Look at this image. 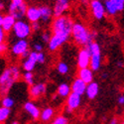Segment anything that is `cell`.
Wrapping results in <instances>:
<instances>
[{
  "instance_id": "obj_1",
  "label": "cell",
  "mask_w": 124,
  "mask_h": 124,
  "mask_svg": "<svg viewBox=\"0 0 124 124\" xmlns=\"http://www.w3.org/2000/svg\"><path fill=\"white\" fill-rule=\"evenodd\" d=\"M95 30H89L84 23L75 22L71 30V38L74 42L80 47H86L91 42H93L97 37Z\"/></svg>"
},
{
  "instance_id": "obj_2",
  "label": "cell",
  "mask_w": 124,
  "mask_h": 124,
  "mask_svg": "<svg viewBox=\"0 0 124 124\" xmlns=\"http://www.w3.org/2000/svg\"><path fill=\"white\" fill-rule=\"evenodd\" d=\"M20 78H21V70L16 65H12L3 70L0 75V95H7Z\"/></svg>"
},
{
  "instance_id": "obj_3",
  "label": "cell",
  "mask_w": 124,
  "mask_h": 124,
  "mask_svg": "<svg viewBox=\"0 0 124 124\" xmlns=\"http://www.w3.org/2000/svg\"><path fill=\"white\" fill-rule=\"evenodd\" d=\"M74 23L75 22L70 16L63 15L53 20L51 31L53 35H57L68 42L71 37V30H73Z\"/></svg>"
},
{
  "instance_id": "obj_4",
  "label": "cell",
  "mask_w": 124,
  "mask_h": 124,
  "mask_svg": "<svg viewBox=\"0 0 124 124\" xmlns=\"http://www.w3.org/2000/svg\"><path fill=\"white\" fill-rule=\"evenodd\" d=\"M86 47L90 53V67L89 68L93 71H98L102 64V53H101L100 45L96 41H93V42H91Z\"/></svg>"
},
{
  "instance_id": "obj_5",
  "label": "cell",
  "mask_w": 124,
  "mask_h": 124,
  "mask_svg": "<svg viewBox=\"0 0 124 124\" xmlns=\"http://www.w3.org/2000/svg\"><path fill=\"white\" fill-rule=\"evenodd\" d=\"M32 32L33 30L31 27V23L25 20H17L12 29V33L17 40H27Z\"/></svg>"
},
{
  "instance_id": "obj_6",
  "label": "cell",
  "mask_w": 124,
  "mask_h": 124,
  "mask_svg": "<svg viewBox=\"0 0 124 124\" xmlns=\"http://www.w3.org/2000/svg\"><path fill=\"white\" fill-rule=\"evenodd\" d=\"M89 9L91 15L97 21H101V20L105 17L106 11H105V6L101 0H90L89 1Z\"/></svg>"
},
{
  "instance_id": "obj_7",
  "label": "cell",
  "mask_w": 124,
  "mask_h": 124,
  "mask_svg": "<svg viewBox=\"0 0 124 124\" xmlns=\"http://www.w3.org/2000/svg\"><path fill=\"white\" fill-rule=\"evenodd\" d=\"M77 66L79 69L90 67V53L87 47H81L77 56Z\"/></svg>"
},
{
  "instance_id": "obj_8",
  "label": "cell",
  "mask_w": 124,
  "mask_h": 124,
  "mask_svg": "<svg viewBox=\"0 0 124 124\" xmlns=\"http://www.w3.org/2000/svg\"><path fill=\"white\" fill-rule=\"evenodd\" d=\"M80 104H81V95L71 92L67 97L65 110L68 113H73L75 110H77L80 106Z\"/></svg>"
},
{
  "instance_id": "obj_9",
  "label": "cell",
  "mask_w": 124,
  "mask_h": 124,
  "mask_svg": "<svg viewBox=\"0 0 124 124\" xmlns=\"http://www.w3.org/2000/svg\"><path fill=\"white\" fill-rule=\"evenodd\" d=\"M29 51V42L28 40H17L13 43V45L10 48V52L14 57H20Z\"/></svg>"
},
{
  "instance_id": "obj_10",
  "label": "cell",
  "mask_w": 124,
  "mask_h": 124,
  "mask_svg": "<svg viewBox=\"0 0 124 124\" xmlns=\"http://www.w3.org/2000/svg\"><path fill=\"white\" fill-rule=\"evenodd\" d=\"M47 91V85L45 82H36V84L29 86L28 93L30 97L34 99H38L41 96H43Z\"/></svg>"
},
{
  "instance_id": "obj_11",
  "label": "cell",
  "mask_w": 124,
  "mask_h": 124,
  "mask_svg": "<svg viewBox=\"0 0 124 124\" xmlns=\"http://www.w3.org/2000/svg\"><path fill=\"white\" fill-rule=\"evenodd\" d=\"M38 64V53L34 51H30V54L27 59H25L22 63V69L24 71H33Z\"/></svg>"
},
{
  "instance_id": "obj_12",
  "label": "cell",
  "mask_w": 124,
  "mask_h": 124,
  "mask_svg": "<svg viewBox=\"0 0 124 124\" xmlns=\"http://www.w3.org/2000/svg\"><path fill=\"white\" fill-rule=\"evenodd\" d=\"M23 108H24V111L26 113H28L29 116L34 119V120H37V119H40V115H41V109L39 108V106L36 104L35 102L33 101H26L23 105Z\"/></svg>"
},
{
  "instance_id": "obj_13",
  "label": "cell",
  "mask_w": 124,
  "mask_h": 124,
  "mask_svg": "<svg viewBox=\"0 0 124 124\" xmlns=\"http://www.w3.org/2000/svg\"><path fill=\"white\" fill-rule=\"evenodd\" d=\"M70 9V0H56L54 7H53V12L54 17L58 18L65 14L66 11Z\"/></svg>"
},
{
  "instance_id": "obj_14",
  "label": "cell",
  "mask_w": 124,
  "mask_h": 124,
  "mask_svg": "<svg viewBox=\"0 0 124 124\" xmlns=\"http://www.w3.org/2000/svg\"><path fill=\"white\" fill-rule=\"evenodd\" d=\"M26 18L27 21L30 23L34 22H40L41 21V12L40 7L37 6H29L26 12Z\"/></svg>"
},
{
  "instance_id": "obj_15",
  "label": "cell",
  "mask_w": 124,
  "mask_h": 124,
  "mask_svg": "<svg viewBox=\"0 0 124 124\" xmlns=\"http://www.w3.org/2000/svg\"><path fill=\"white\" fill-rule=\"evenodd\" d=\"M86 86L87 85L85 81H82L79 78H77L73 80L70 85V88H71V92L79 95H84L85 94V90H86Z\"/></svg>"
},
{
  "instance_id": "obj_16",
  "label": "cell",
  "mask_w": 124,
  "mask_h": 124,
  "mask_svg": "<svg viewBox=\"0 0 124 124\" xmlns=\"http://www.w3.org/2000/svg\"><path fill=\"white\" fill-rule=\"evenodd\" d=\"M78 78H79L82 81H85L86 85L90 84L93 81L94 78V71L90 68H85V69H79L78 70Z\"/></svg>"
},
{
  "instance_id": "obj_17",
  "label": "cell",
  "mask_w": 124,
  "mask_h": 124,
  "mask_svg": "<svg viewBox=\"0 0 124 124\" xmlns=\"http://www.w3.org/2000/svg\"><path fill=\"white\" fill-rule=\"evenodd\" d=\"M40 12H41V21L43 24L47 25L51 23L52 19L54 17V12H53V8H51L49 6H41L40 7Z\"/></svg>"
},
{
  "instance_id": "obj_18",
  "label": "cell",
  "mask_w": 124,
  "mask_h": 124,
  "mask_svg": "<svg viewBox=\"0 0 124 124\" xmlns=\"http://www.w3.org/2000/svg\"><path fill=\"white\" fill-rule=\"evenodd\" d=\"M65 43H66V41L63 38H61V37H59L57 35H53L52 38H51V40H50V42L47 44L48 50L50 52H53L54 53V52L58 51Z\"/></svg>"
},
{
  "instance_id": "obj_19",
  "label": "cell",
  "mask_w": 124,
  "mask_h": 124,
  "mask_svg": "<svg viewBox=\"0 0 124 124\" xmlns=\"http://www.w3.org/2000/svg\"><path fill=\"white\" fill-rule=\"evenodd\" d=\"M99 85H98V82L96 81H92L90 82V84L87 85L86 86V90H85V95L88 99L90 100H93L96 98V96L98 95L99 93Z\"/></svg>"
},
{
  "instance_id": "obj_20",
  "label": "cell",
  "mask_w": 124,
  "mask_h": 124,
  "mask_svg": "<svg viewBox=\"0 0 124 124\" xmlns=\"http://www.w3.org/2000/svg\"><path fill=\"white\" fill-rule=\"evenodd\" d=\"M16 21H17V20L15 19V17L13 15L8 13V14L4 15L3 23H2V26L1 27H2V29L5 31L6 33L11 32L13 27H14V25H15V23H16Z\"/></svg>"
},
{
  "instance_id": "obj_21",
  "label": "cell",
  "mask_w": 124,
  "mask_h": 124,
  "mask_svg": "<svg viewBox=\"0 0 124 124\" xmlns=\"http://www.w3.org/2000/svg\"><path fill=\"white\" fill-rule=\"evenodd\" d=\"M71 93L70 85L68 82H62L57 87V95L61 98H67Z\"/></svg>"
},
{
  "instance_id": "obj_22",
  "label": "cell",
  "mask_w": 124,
  "mask_h": 124,
  "mask_svg": "<svg viewBox=\"0 0 124 124\" xmlns=\"http://www.w3.org/2000/svg\"><path fill=\"white\" fill-rule=\"evenodd\" d=\"M54 115H55V109L53 107H51V106L45 107L43 110H41L40 120L44 123L49 122L54 118Z\"/></svg>"
},
{
  "instance_id": "obj_23",
  "label": "cell",
  "mask_w": 124,
  "mask_h": 124,
  "mask_svg": "<svg viewBox=\"0 0 124 124\" xmlns=\"http://www.w3.org/2000/svg\"><path fill=\"white\" fill-rule=\"evenodd\" d=\"M27 9H28V6L27 4L24 2L23 4H21L18 8L17 10L11 15H13L15 17L16 20H23L24 17H26V12H27Z\"/></svg>"
},
{
  "instance_id": "obj_24",
  "label": "cell",
  "mask_w": 124,
  "mask_h": 124,
  "mask_svg": "<svg viewBox=\"0 0 124 124\" xmlns=\"http://www.w3.org/2000/svg\"><path fill=\"white\" fill-rule=\"evenodd\" d=\"M14 105H15V99H14L12 96H10V95L2 96V99H1V106L11 109V108L14 107Z\"/></svg>"
},
{
  "instance_id": "obj_25",
  "label": "cell",
  "mask_w": 124,
  "mask_h": 124,
  "mask_svg": "<svg viewBox=\"0 0 124 124\" xmlns=\"http://www.w3.org/2000/svg\"><path fill=\"white\" fill-rule=\"evenodd\" d=\"M57 71L62 76H66L70 71V66L66 63V62H63V61L59 62L58 65H57Z\"/></svg>"
},
{
  "instance_id": "obj_26",
  "label": "cell",
  "mask_w": 124,
  "mask_h": 124,
  "mask_svg": "<svg viewBox=\"0 0 124 124\" xmlns=\"http://www.w3.org/2000/svg\"><path fill=\"white\" fill-rule=\"evenodd\" d=\"M22 77H23L25 84H27L29 86L35 84V76L33 74V71H24Z\"/></svg>"
},
{
  "instance_id": "obj_27",
  "label": "cell",
  "mask_w": 124,
  "mask_h": 124,
  "mask_svg": "<svg viewBox=\"0 0 124 124\" xmlns=\"http://www.w3.org/2000/svg\"><path fill=\"white\" fill-rule=\"evenodd\" d=\"M10 114H11V109L0 106V123L5 122L9 118Z\"/></svg>"
},
{
  "instance_id": "obj_28",
  "label": "cell",
  "mask_w": 124,
  "mask_h": 124,
  "mask_svg": "<svg viewBox=\"0 0 124 124\" xmlns=\"http://www.w3.org/2000/svg\"><path fill=\"white\" fill-rule=\"evenodd\" d=\"M50 124H70V120L65 115H58L56 116Z\"/></svg>"
},
{
  "instance_id": "obj_29",
  "label": "cell",
  "mask_w": 124,
  "mask_h": 124,
  "mask_svg": "<svg viewBox=\"0 0 124 124\" xmlns=\"http://www.w3.org/2000/svg\"><path fill=\"white\" fill-rule=\"evenodd\" d=\"M109 1L113 4L117 13L124 11V0H109Z\"/></svg>"
},
{
  "instance_id": "obj_30",
  "label": "cell",
  "mask_w": 124,
  "mask_h": 124,
  "mask_svg": "<svg viewBox=\"0 0 124 124\" xmlns=\"http://www.w3.org/2000/svg\"><path fill=\"white\" fill-rule=\"evenodd\" d=\"M52 36H53V33H52V31H51V30H46V31H44L42 34H41V41H42L43 43L48 44V43L50 42Z\"/></svg>"
},
{
  "instance_id": "obj_31",
  "label": "cell",
  "mask_w": 124,
  "mask_h": 124,
  "mask_svg": "<svg viewBox=\"0 0 124 124\" xmlns=\"http://www.w3.org/2000/svg\"><path fill=\"white\" fill-rule=\"evenodd\" d=\"M33 51L36 53H41V52L44 51V45L41 42H36L33 45Z\"/></svg>"
},
{
  "instance_id": "obj_32",
  "label": "cell",
  "mask_w": 124,
  "mask_h": 124,
  "mask_svg": "<svg viewBox=\"0 0 124 124\" xmlns=\"http://www.w3.org/2000/svg\"><path fill=\"white\" fill-rule=\"evenodd\" d=\"M46 62V54L44 52H41V53H38V64H45Z\"/></svg>"
},
{
  "instance_id": "obj_33",
  "label": "cell",
  "mask_w": 124,
  "mask_h": 124,
  "mask_svg": "<svg viewBox=\"0 0 124 124\" xmlns=\"http://www.w3.org/2000/svg\"><path fill=\"white\" fill-rule=\"evenodd\" d=\"M6 40V32L2 29V27H0V45L5 43Z\"/></svg>"
},
{
  "instance_id": "obj_34",
  "label": "cell",
  "mask_w": 124,
  "mask_h": 124,
  "mask_svg": "<svg viewBox=\"0 0 124 124\" xmlns=\"http://www.w3.org/2000/svg\"><path fill=\"white\" fill-rule=\"evenodd\" d=\"M31 27H32V30L33 31H35V32H38V31L41 30V23L40 22L31 23Z\"/></svg>"
},
{
  "instance_id": "obj_35",
  "label": "cell",
  "mask_w": 124,
  "mask_h": 124,
  "mask_svg": "<svg viewBox=\"0 0 124 124\" xmlns=\"http://www.w3.org/2000/svg\"><path fill=\"white\" fill-rule=\"evenodd\" d=\"M7 50H8V45H7V43L1 44V45H0V55L6 53Z\"/></svg>"
},
{
  "instance_id": "obj_36",
  "label": "cell",
  "mask_w": 124,
  "mask_h": 124,
  "mask_svg": "<svg viewBox=\"0 0 124 124\" xmlns=\"http://www.w3.org/2000/svg\"><path fill=\"white\" fill-rule=\"evenodd\" d=\"M117 103L119 105H124V94H120L118 97H117Z\"/></svg>"
},
{
  "instance_id": "obj_37",
  "label": "cell",
  "mask_w": 124,
  "mask_h": 124,
  "mask_svg": "<svg viewBox=\"0 0 124 124\" xmlns=\"http://www.w3.org/2000/svg\"><path fill=\"white\" fill-rule=\"evenodd\" d=\"M10 2H11L12 4H14L15 6H20L21 4L24 3V0H11Z\"/></svg>"
},
{
  "instance_id": "obj_38",
  "label": "cell",
  "mask_w": 124,
  "mask_h": 124,
  "mask_svg": "<svg viewBox=\"0 0 124 124\" xmlns=\"http://www.w3.org/2000/svg\"><path fill=\"white\" fill-rule=\"evenodd\" d=\"M107 124H119V120L116 118V117H112L108 122Z\"/></svg>"
},
{
  "instance_id": "obj_39",
  "label": "cell",
  "mask_w": 124,
  "mask_h": 124,
  "mask_svg": "<svg viewBox=\"0 0 124 124\" xmlns=\"http://www.w3.org/2000/svg\"><path fill=\"white\" fill-rule=\"evenodd\" d=\"M115 65H116V67H117L118 69H122V68L124 67V62L121 61V60H118V61H116Z\"/></svg>"
},
{
  "instance_id": "obj_40",
  "label": "cell",
  "mask_w": 124,
  "mask_h": 124,
  "mask_svg": "<svg viewBox=\"0 0 124 124\" xmlns=\"http://www.w3.org/2000/svg\"><path fill=\"white\" fill-rule=\"evenodd\" d=\"M4 8H5L4 1H3V0H0V11H2V10H4Z\"/></svg>"
},
{
  "instance_id": "obj_41",
  "label": "cell",
  "mask_w": 124,
  "mask_h": 124,
  "mask_svg": "<svg viewBox=\"0 0 124 124\" xmlns=\"http://www.w3.org/2000/svg\"><path fill=\"white\" fill-rule=\"evenodd\" d=\"M89 1L90 0H79V2L84 5H86V4H89Z\"/></svg>"
},
{
  "instance_id": "obj_42",
  "label": "cell",
  "mask_w": 124,
  "mask_h": 124,
  "mask_svg": "<svg viewBox=\"0 0 124 124\" xmlns=\"http://www.w3.org/2000/svg\"><path fill=\"white\" fill-rule=\"evenodd\" d=\"M108 78V74L107 73H102L101 74V78L102 79H105V78Z\"/></svg>"
},
{
  "instance_id": "obj_43",
  "label": "cell",
  "mask_w": 124,
  "mask_h": 124,
  "mask_svg": "<svg viewBox=\"0 0 124 124\" xmlns=\"http://www.w3.org/2000/svg\"><path fill=\"white\" fill-rule=\"evenodd\" d=\"M3 19H4V15L0 13V27L2 26V23H3Z\"/></svg>"
},
{
  "instance_id": "obj_44",
  "label": "cell",
  "mask_w": 124,
  "mask_h": 124,
  "mask_svg": "<svg viewBox=\"0 0 124 124\" xmlns=\"http://www.w3.org/2000/svg\"><path fill=\"white\" fill-rule=\"evenodd\" d=\"M11 124H19V121L14 120V121H12V122H11Z\"/></svg>"
},
{
  "instance_id": "obj_45",
  "label": "cell",
  "mask_w": 124,
  "mask_h": 124,
  "mask_svg": "<svg viewBox=\"0 0 124 124\" xmlns=\"http://www.w3.org/2000/svg\"><path fill=\"white\" fill-rule=\"evenodd\" d=\"M105 120H107V118H106V117H102V121H103V122H104Z\"/></svg>"
},
{
  "instance_id": "obj_46",
  "label": "cell",
  "mask_w": 124,
  "mask_h": 124,
  "mask_svg": "<svg viewBox=\"0 0 124 124\" xmlns=\"http://www.w3.org/2000/svg\"><path fill=\"white\" fill-rule=\"evenodd\" d=\"M101 1H102V2H103V3H104V2H105V1H107V0H101Z\"/></svg>"
},
{
  "instance_id": "obj_47",
  "label": "cell",
  "mask_w": 124,
  "mask_h": 124,
  "mask_svg": "<svg viewBox=\"0 0 124 124\" xmlns=\"http://www.w3.org/2000/svg\"><path fill=\"white\" fill-rule=\"evenodd\" d=\"M120 124H124V121H122V122H121V123H120Z\"/></svg>"
},
{
  "instance_id": "obj_48",
  "label": "cell",
  "mask_w": 124,
  "mask_h": 124,
  "mask_svg": "<svg viewBox=\"0 0 124 124\" xmlns=\"http://www.w3.org/2000/svg\"><path fill=\"white\" fill-rule=\"evenodd\" d=\"M10 1H11V0H10Z\"/></svg>"
}]
</instances>
